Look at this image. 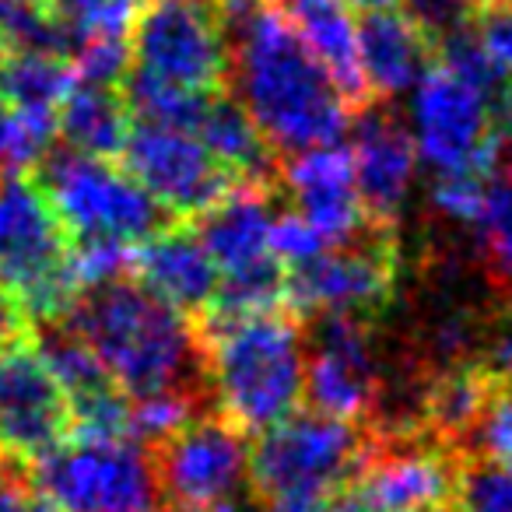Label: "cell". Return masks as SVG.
Returning <instances> with one entry per match:
<instances>
[{
    "label": "cell",
    "mask_w": 512,
    "mask_h": 512,
    "mask_svg": "<svg viewBox=\"0 0 512 512\" xmlns=\"http://www.w3.org/2000/svg\"><path fill=\"white\" fill-rule=\"evenodd\" d=\"M130 127H134V113L120 85L74 81L57 106V137L64 141V148L81 155L120 158Z\"/></svg>",
    "instance_id": "cb8c5ba5"
},
{
    "label": "cell",
    "mask_w": 512,
    "mask_h": 512,
    "mask_svg": "<svg viewBox=\"0 0 512 512\" xmlns=\"http://www.w3.org/2000/svg\"><path fill=\"white\" fill-rule=\"evenodd\" d=\"M43 11L78 46L92 36H127L141 0H39ZM74 53V50H71Z\"/></svg>",
    "instance_id": "4316f807"
},
{
    "label": "cell",
    "mask_w": 512,
    "mask_h": 512,
    "mask_svg": "<svg viewBox=\"0 0 512 512\" xmlns=\"http://www.w3.org/2000/svg\"><path fill=\"white\" fill-rule=\"evenodd\" d=\"M502 390H512V386H505L481 358H467V362L425 372L418 404L421 432L467 453L477 425Z\"/></svg>",
    "instance_id": "ffe728a7"
},
{
    "label": "cell",
    "mask_w": 512,
    "mask_h": 512,
    "mask_svg": "<svg viewBox=\"0 0 512 512\" xmlns=\"http://www.w3.org/2000/svg\"><path fill=\"white\" fill-rule=\"evenodd\" d=\"M0 288L32 323H57L85 292L71 239L32 172H0Z\"/></svg>",
    "instance_id": "5b68a950"
},
{
    "label": "cell",
    "mask_w": 512,
    "mask_h": 512,
    "mask_svg": "<svg viewBox=\"0 0 512 512\" xmlns=\"http://www.w3.org/2000/svg\"><path fill=\"white\" fill-rule=\"evenodd\" d=\"M474 264L498 302H512V176L495 172L481 211L470 221Z\"/></svg>",
    "instance_id": "484cf974"
},
{
    "label": "cell",
    "mask_w": 512,
    "mask_h": 512,
    "mask_svg": "<svg viewBox=\"0 0 512 512\" xmlns=\"http://www.w3.org/2000/svg\"><path fill=\"white\" fill-rule=\"evenodd\" d=\"M274 8L323 60L351 113L369 106L372 95L358 64V18L351 11V0H274Z\"/></svg>",
    "instance_id": "7402d4cb"
},
{
    "label": "cell",
    "mask_w": 512,
    "mask_h": 512,
    "mask_svg": "<svg viewBox=\"0 0 512 512\" xmlns=\"http://www.w3.org/2000/svg\"><path fill=\"white\" fill-rule=\"evenodd\" d=\"M32 467L15 456L0 453V512H29L32 498Z\"/></svg>",
    "instance_id": "d6a6232c"
},
{
    "label": "cell",
    "mask_w": 512,
    "mask_h": 512,
    "mask_svg": "<svg viewBox=\"0 0 512 512\" xmlns=\"http://www.w3.org/2000/svg\"><path fill=\"white\" fill-rule=\"evenodd\" d=\"M320 512H376V509H372V505L348 484V488L334 491V495L320 505Z\"/></svg>",
    "instance_id": "e575fe53"
},
{
    "label": "cell",
    "mask_w": 512,
    "mask_h": 512,
    "mask_svg": "<svg viewBox=\"0 0 512 512\" xmlns=\"http://www.w3.org/2000/svg\"><path fill=\"white\" fill-rule=\"evenodd\" d=\"M453 512H512V463L484 453H463Z\"/></svg>",
    "instance_id": "83f0119b"
},
{
    "label": "cell",
    "mask_w": 512,
    "mask_h": 512,
    "mask_svg": "<svg viewBox=\"0 0 512 512\" xmlns=\"http://www.w3.org/2000/svg\"><path fill=\"white\" fill-rule=\"evenodd\" d=\"M25 341H32V316L15 295L0 288V355Z\"/></svg>",
    "instance_id": "836d02e7"
},
{
    "label": "cell",
    "mask_w": 512,
    "mask_h": 512,
    "mask_svg": "<svg viewBox=\"0 0 512 512\" xmlns=\"http://www.w3.org/2000/svg\"><path fill=\"white\" fill-rule=\"evenodd\" d=\"M414 148L435 172L460 165H495L498 169V127L495 102L463 81L446 64H428L414 85Z\"/></svg>",
    "instance_id": "4fadbf2b"
},
{
    "label": "cell",
    "mask_w": 512,
    "mask_h": 512,
    "mask_svg": "<svg viewBox=\"0 0 512 512\" xmlns=\"http://www.w3.org/2000/svg\"><path fill=\"white\" fill-rule=\"evenodd\" d=\"M281 193L292 197V207L323 235V242H344L369 225L358 197L355 162L341 144L288 155L281 162Z\"/></svg>",
    "instance_id": "ac0fdd59"
},
{
    "label": "cell",
    "mask_w": 512,
    "mask_h": 512,
    "mask_svg": "<svg viewBox=\"0 0 512 512\" xmlns=\"http://www.w3.org/2000/svg\"><path fill=\"white\" fill-rule=\"evenodd\" d=\"M127 274L186 320L204 313L218 295V267L193 225L183 221H172L169 228L144 239L130 253Z\"/></svg>",
    "instance_id": "d6986e66"
},
{
    "label": "cell",
    "mask_w": 512,
    "mask_h": 512,
    "mask_svg": "<svg viewBox=\"0 0 512 512\" xmlns=\"http://www.w3.org/2000/svg\"><path fill=\"white\" fill-rule=\"evenodd\" d=\"M29 172L43 186L71 246L102 242V246L137 249L144 239L176 221L113 158L57 148L46 151Z\"/></svg>",
    "instance_id": "277c9868"
},
{
    "label": "cell",
    "mask_w": 512,
    "mask_h": 512,
    "mask_svg": "<svg viewBox=\"0 0 512 512\" xmlns=\"http://www.w3.org/2000/svg\"><path fill=\"white\" fill-rule=\"evenodd\" d=\"M369 449L365 425L295 407L278 425L264 428L249 446L246 491L267 498H330L355 481Z\"/></svg>",
    "instance_id": "52a82bcc"
},
{
    "label": "cell",
    "mask_w": 512,
    "mask_h": 512,
    "mask_svg": "<svg viewBox=\"0 0 512 512\" xmlns=\"http://www.w3.org/2000/svg\"><path fill=\"white\" fill-rule=\"evenodd\" d=\"M228 39V92L281 158L337 144L351 106L274 0H211Z\"/></svg>",
    "instance_id": "6da1fadb"
},
{
    "label": "cell",
    "mask_w": 512,
    "mask_h": 512,
    "mask_svg": "<svg viewBox=\"0 0 512 512\" xmlns=\"http://www.w3.org/2000/svg\"><path fill=\"white\" fill-rule=\"evenodd\" d=\"M460 456V449L425 432L369 435L351 488L376 512H449Z\"/></svg>",
    "instance_id": "9a60e30c"
},
{
    "label": "cell",
    "mask_w": 512,
    "mask_h": 512,
    "mask_svg": "<svg viewBox=\"0 0 512 512\" xmlns=\"http://www.w3.org/2000/svg\"><path fill=\"white\" fill-rule=\"evenodd\" d=\"M281 186L239 183L190 221L218 267L214 313H260L285 306V264L271 249V221ZM204 309V313H207Z\"/></svg>",
    "instance_id": "8992f818"
},
{
    "label": "cell",
    "mask_w": 512,
    "mask_h": 512,
    "mask_svg": "<svg viewBox=\"0 0 512 512\" xmlns=\"http://www.w3.org/2000/svg\"><path fill=\"white\" fill-rule=\"evenodd\" d=\"M74 85L71 60L43 50H8L0 60V95L29 116L57 120V106Z\"/></svg>",
    "instance_id": "d4e9b609"
},
{
    "label": "cell",
    "mask_w": 512,
    "mask_h": 512,
    "mask_svg": "<svg viewBox=\"0 0 512 512\" xmlns=\"http://www.w3.org/2000/svg\"><path fill=\"white\" fill-rule=\"evenodd\" d=\"M207 400L242 432H264L302 404L306 334L288 306L193 320Z\"/></svg>",
    "instance_id": "7a4b0ae2"
},
{
    "label": "cell",
    "mask_w": 512,
    "mask_h": 512,
    "mask_svg": "<svg viewBox=\"0 0 512 512\" xmlns=\"http://www.w3.org/2000/svg\"><path fill=\"white\" fill-rule=\"evenodd\" d=\"M323 502L320 498H267V502H260V512H320Z\"/></svg>",
    "instance_id": "d590c367"
},
{
    "label": "cell",
    "mask_w": 512,
    "mask_h": 512,
    "mask_svg": "<svg viewBox=\"0 0 512 512\" xmlns=\"http://www.w3.org/2000/svg\"><path fill=\"white\" fill-rule=\"evenodd\" d=\"M144 449L162 512H197L225 498H239L246 488L249 432H242L218 407L190 414L183 425Z\"/></svg>",
    "instance_id": "9c48e42d"
},
{
    "label": "cell",
    "mask_w": 512,
    "mask_h": 512,
    "mask_svg": "<svg viewBox=\"0 0 512 512\" xmlns=\"http://www.w3.org/2000/svg\"><path fill=\"white\" fill-rule=\"evenodd\" d=\"M400 281V246L393 228L365 225L351 239L330 242L313 260L288 267L285 306L299 320L313 313H355L383 320Z\"/></svg>",
    "instance_id": "ba28073f"
},
{
    "label": "cell",
    "mask_w": 512,
    "mask_h": 512,
    "mask_svg": "<svg viewBox=\"0 0 512 512\" xmlns=\"http://www.w3.org/2000/svg\"><path fill=\"white\" fill-rule=\"evenodd\" d=\"M323 246H327L323 235L316 232L295 207L292 211H281L278 207V214H274V221H271V249L278 253L285 271L288 267H299V264H306V260H313Z\"/></svg>",
    "instance_id": "f546056e"
},
{
    "label": "cell",
    "mask_w": 512,
    "mask_h": 512,
    "mask_svg": "<svg viewBox=\"0 0 512 512\" xmlns=\"http://www.w3.org/2000/svg\"><path fill=\"white\" fill-rule=\"evenodd\" d=\"M432 57V43L404 11L365 8L358 18V64L372 99L393 102L404 95L418 85Z\"/></svg>",
    "instance_id": "44dd1931"
},
{
    "label": "cell",
    "mask_w": 512,
    "mask_h": 512,
    "mask_svg": "<svg viewBox=\"0 0 512 512\" xmlns=\"http://www.w3.org/2000/svg\"><path fill=\"white\" fill-rule=\"evenodd\" d=\"M474 36L498 71L512 74V4L509 0H481L474 15Z\"/></svg>",
    "instance_id": "4dcf8cb0"
},
{
    "label": "cell",
    "mask_w": 512,
    "mask_h": 512,
    "mask_svg": "<svg viewBox=\"0 0 512 512\" xmlns=\"http://www.w3.org/2000/svg\"><path fill=\"white\" fill-rule=\"evenodd\" d=\"M351 4H358V8H393L400 0H351Z\"/></svg>",
    "instance_id": "74e56055"
},
{
    "label": "cell",
    "mask_w": 512,
    "mask_h": 512,
    "mask_svg": "<svg viewBox=\"0 0 512 512\" xmlns=\"http://www.w3.org/2000/svg\"><path fill=\"white\" fill-rule=\"evenodd\" d=\"M351 127V162L362 207L372 225L397 228L400 211L411 197L414 172H418V148L411 130L400 123L390 102L372 99L358 113Z\"/></svg>",
    "instance_id": "e0dca14e"
},
{
    "label": "cell",
    "mask_w": 512,
    "mask_h": 512,
    "mask_svg": "<svg viewBox=\"0 0 512 512\" xmlns=\"http://www.w3.org/2000/svg\"><path fill=\"white\" fill-rule=\"evenodd\" d=\"M481 362L512 386V302H498L495 313L488 320V334H484Z\"/></svg>",
    "instance_id": "1f68e13d"
},
{
    "label": "cell",
    "mask_w": 512,
    "mask_h": 512,
    "mask_svg": "<svg viewBox=\"0 0 512 512\" xmlns=\"http://www.w3.org/2000/svg\"><path fill=\"white\" fill-rule=\"evenodd\" d=\"M4 53H8V43H4V36H0V60H4Z\"/></svg>",
    "instance_id": "f35d334b"
},
{
    "label": "cell",
    "mask_w": 512,
    "mask_h": 512,
    "mask_svg": "<svg viewBox=\"0 0 512 512\" xmlns=\"http://www.w3.org/2000/svg\"><path fill=\"white\" fill-rule=\"evenodd\" d=\"M498 172L512 176V123L498 127Z\"/></svg>",
    "instance_id": "8d00e7d4"
},
{
    "label": "cell",
    "mask_w": 512,
    "mask_h": 512,
    "mask_svg": "<svg viewBox=\"0 0 512 512\" xmlns=\"http://www.w3.org/2000/svg\"><path fill=\"white\" fill-rule=\"evenodd\" d=\"M193 134L200 137V144H204L235 179L281 186V162H285V158L267 144V137L260 134V127L249 120L242 102L235 99L228 88L225 92H214L211 99H207Z\"/></svg>",
    "instance_id": "603a6c76"
},
{
    "label": "cell",
    "mask_w": 512,
    "mask_h": 512,
    "mask_svg": "<svg viewBox=\"0 0 512 512\" xmlns=\"http://www.w3.org/2000/svg\"><path fill=\"white\" fill-rule=\"evenodd\" d=\"M71 439V404L36 341L0 355V453L39 463Z\"/></svg>",
    "instance_id": "2e32d148"
},
{
    "label": "cell",
    "mask_w": 512,
    "mask_h": 512,
    "mask_svg": "<svg viewBox=\"0 0 512 512\" xmlns=\"http://www.w3.org/2000/svg\"><path fill=\"white\" fill-rule=\"evenodd\" d=\"M376 320L355 313H313L306 334V386L313 411L365 425L383 386V358L376 348Z\"/></svg>",
    "instance_id": "7c38bea8"
},
{
    "label": "cell",
    "mask_w": 512,
    "mask_h": 512,
    "mask_svg": "<svg viewBox=\"0 0 512 512\" xmlns=\"http://www.w3.org/2000/svg\"><path fill=\"white\" fill-rule=\"evenodd\" d=\"M477 8H481V0H404V15L425 32L432 53L449 36L467 29L474 22Z\"/></svg>",
    "instance_id": "f1b7e54d"
},
{
    "label": "cell",
    "mask_w": 512,
    "mask_h": 512,
    "mask_svg": "<svg viewBox=\"0 0 512 512\" xmlns=\"http://www.w3.org/2000/svg\"><path fill=\"white\" fill-rule=\"evenodd\" d=\"M449 512H453V509H449Z\"/></svg>",
    "instance_id": "ab89813d"
},
{
    "label": "cell",
    "mask_w": 512,
    "mask_h": 512,
    "mask_svg": "<svg viewBox=\"0 0 512 512\" xmlns=\"http://www.w3.org/2000/svg\"><path fill=\"white\" fill-rule=\"evenodd\" d=\"M127 397L190 390L207 397L193 320L165 306L127 271L95 281L64 316Z\"/></svg>",
    "instance_id": "3957f363"
},
{
    "label": "cell",
    "mask_w": 512,
    "mask_h": 512,
    "mask_svg": "<svg viewBox=\"0 0 512 512\" xmlns=\"http://www.w3.org/2000/svg\"><path fill=\"white\" fill-rule=\"evenodd\" d=\"M130 67L214 95L228 88V39L211 0H148L127 32Z\"/></svg>",
    "instance_id": "8fae6325"
},
{
    "label": "cell",
    "mask_w": 512,
    "mask_h": 512,
    "mask_svg": "<svg viewBox=\"0 0 512 512\" xmlns=\"http://www.w3.org/2000/svg\"><path fill=\"white\" fill-rule=\"evenodd\" d=\"M32 484L64 512H155L158 505L148 449L134 439L74 435L32 463Z\"/></svg>",
    "instance_id": "30bf717a"
},
{
    "label": "cell",
    "mask_w": 512,
    "mask_h": 512,
    "mask_svg": "<svg viewBox=\"0 0 512 512\" xmlns=\"http://www.w3.org/2000/svg\"><path fill=\"white\" fill-rule=\"evenodd\" d=\"M120 158L123 169L176 221H193L239 183L193 130L148 120H134Z\"/></svg>",
    "instance_id": "5bb4252c"
}]
</instances>
